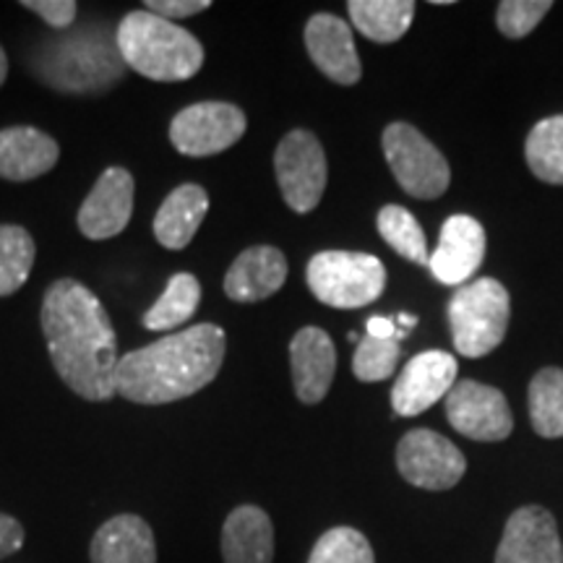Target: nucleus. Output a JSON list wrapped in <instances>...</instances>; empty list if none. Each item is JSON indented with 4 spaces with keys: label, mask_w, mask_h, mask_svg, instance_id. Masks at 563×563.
Masks as SVG:
<instances>
[{
    "label": "nucleus",
    "mask_w": 563,
    "mask_h": 563,
    "mask_svg": "<svg viewBox=\"0 0 563 563\" xmlns=\"http://www.w3.org/2000/svg\"><path fill=\"white\" fill-rule=\"evenodd\" d=\"M42 332L55 373L89 402L118 394V336L102 300L76 279H58L42 300Z\"/></svg>",
    "instance_id": "obj_1"
},
{
    "label": "nucleus",
    "mask_w": 563,
    "mask_h": 563,
    "mask_svg": "<svg viewBox=\"0 0 563 563\" xmlns=\"http://www.w3.org/2000/svg\"><path fill=\"white\" fill-rule=\"evenodd\" d=\"M224 350L228 336L217 323H196L186 332L125 352L118 361V394L136 405L178 402L214 382Z\"/></svg>",
    "instance_id": "obj_2"
},
{
    "label": "nucleus",
    "mask_w": 563,
    "mask_h": 563,
    "mask_svg": "<svg viewBox=\"0 0 563 563\" xmlns=\"http://www.w3.org/2000/svg\"><path fill=\"white\" fill-rule=\"evenodd\" d=\"M32 70L66 95H100L123 79L125 63L108 26H84L55 37L32 55Z\"/></svg>",
    "instance_id": "obj_3"
},
{
    "label": "nucleus",
    "mask_w": 563,
    "mask_h": 563,
    "mask_svg": "<svg viewBox=\"0 0 563 563\" xmlns=\"http://www.w3.org/2000/svg\"><path fill=\"white\" fill-rule=\"evenodd\" d=\"M125 66L152 81L194 79L203 66V45L173 21L152 11H131L115 32Z\"/></svg>",
    "instance_id": "obj_4"
},
{
    "label": "nucleus",
    "mask_w": 563,
    "mask_h": 563,
    "mask_svg": "<svg viewBox=\"0 0 563 563\" xmlns=\"http://www.w3.org/2000/svg\"><path fill=\"white\" fill-rule=\"evenodd\" d=\"M511 300L501 282L481 277L462 285L449 302L454 347L464 357H483L504 342Z\"/></svg>",
    "instance_id": "obj_5"
},
{
    "label": "nucleus",
    "mask_w": 563,
    "mask_h": 563,
    "mask_svg": "<svg viewBox=\"0 0 563 563\" xmlns=\"http://www.w3.org/2000/svg\"><path fill=\"white\" fill-rule=\"evenodd\" d=\"M308 290L332 308H363L382 298L386 269L371 253L323 251L308 262Z\"/></svg>",
    "instance_id": "obj_6"
},
{
    "label": "nucleus",
    "mask_w": 563,
    "mask_h": 563,
    "mask_svg": "<svg viewBox=\"0 0 563 563\" xmlns=\"http://www.w3.org/2000/svg\"><path fill=\"white\" fill-rule=\"evenodd\" d=\"M384 157L394 178L415 199H439L446 194L449 162L443 154L410 123H391L384 131Z\"/></svg>",
    "instance_id": "obj_7"
},
{
    "label": "nucleus",
    "mask_w": 563,
    "mask_h": 563,
    "mask_svg": "<svg viewBox=\"0 0 563 563\" xmlns=\"http://www.w3.org/2000/svg\"><path fill=\"white\" fill-rule=\"evenodd\" d=\"M282 199L298 214H308L327 191V154L311 131H290L274 154Z\"/></svg>",
    "instance_id": "obj_8"
},
{
    "label": "nucleus",
    "mask_w": 563,
    "mask_h": 563,
    "mask_svg": "<svg viewBox=\"0 0 563 563\" xmlns=\"http://www.w3.org/2000/svg\"><path fill=\"white\" fill-rule=\"evenodd\" d=\"M245 112L232 102H196L170 123L173 146L186 157H214L243 139Z\"/></svg>",
    "instance_id": "obj_9"
},
{
    "label": "nucleus",
    "mask_w": 563,
    "mask_h": 563,
    "mask_svg": "<svg viewBox=\"0 0 563 563\" xmlns=\"http://www.w3.org/2000/svg\"><path fill=\"white\" fill-rule=\"evenodd\" d=\"M397 470L422 490H449L467 473V460L446 435L418 428L397 446Z\"/></svg>",
    "instance_id": "obj_10"
},
{
    "label": "nucleus",
    "mask_w": 563,
    "mask_h": 563,
    "mask_svg": "<svg viewBox=\"0 0 563 563\" xmlns=\"http://www.w3.org/2000/svg\"><path fill=\"white\" fill-rule=\"evenodd\" d=\"M446 418L454 431L473 441H504L514 431V415L504 394L477 382L454 384L446 394Z\"/></svg>",
    "instance_id": "obj_11"
},
{
    "label": "nucleus",
    "mask_w": 563,
    "mask_h": 563,
    "mask_svg": "<svg viewBox=\"0 0 563 563\" xmlns=\"http://www.w3.org/2000/svg\"><path fill=\"white\" fill-rule=\"evenodd\" d=\"M456 361L443 350H428L415 355L397 376L391 389V405L399 418L431 410L439 399L454 389Z\"/></svg>",
    "instance_id": "obj_12"
},
{
    "label": "nucleus",
    "mask_w": 563,
    "mask_h": 563,
    "mask_svg": "<svg viewBox=\"0 0 563 563\" xmlns=\"http://www.w3.org/2000/svg\"><path fill=\"white\" fill-rule=\"evenodd\" d=\"M136 183L123 167H110L97 178L79 209V230L89 241H110L129 228Z\"/></svg>",
    "instance_id": "obj_13"
},
{
    "label": "nucleus",
    "mask_w": 563,
    "mask_h": 563,
    "mask_svg": "<svg viewBox=\"0 0 563 563\" xmlns=\"http://www.w3.org/2000/svg\"><path fill=\"white\" fill-rule=\"evenodd\" d=\"M496 563H563V545L553 514L543 506H522L506 522Z\"/></svg>",
    "instance_id": "obj_14"
},
{
    "label": "nucleus",
    "mask_w": 563,
    "mask_h": 563,
    "mask_svg": "<svg viewBox=\"0 0 563 563\" xmlns=\"http://www.w3.org/2000/svg\"><path fill=\"white\" fill-rule=\"evenodd\" d=\"M485 230L467 214H454L443 222L439 249L431 253L428 266L441 285L462 287L483 266Z\"/></svg>",
    "instance_id": "obj_15"
},
{
    "label": "nucleus",
    "mask_w": 563,
    "mask_h": 563,
    "mask_svg": "<svg viewBox=\"0 0 563 563\" xmlns=\"http://www.w3.org/2000/svg\"><path fill=\"white\" fill-rule=\"evenodd\" d=\"M306 47L316 68L327 79L342 87H352L361 81L363 68L357 58L352 30L334 13H316L306 24Z\"/></svg>",
    "instance_id": "obj_16"
},
{
    "label": "nucleus",
    "mask_w": 563,
    "mask_h": 563,
    "mask_svg": "<svg viewBox=\"0 0 563 563\" xmlns=\"http://www.w3.org/2000/svg\"><path fill=\"white\" fill-rule=\"evenodd\" d=\"M292 386L302 405H319L329 394L336 373L332 336L319 327H306L290 342Z\"/></svg>",
    "instance_id": "obj_17"
},
{
    "label": "nucleus",
    "mask_w": 563,
    "mask_h": 563,
    "mask_svg": "<svg viewBox=\"0 0 563 563\" xmlns=\"http://www.w3.org/2000/svg\"><path fill=\"white\" fill-rule=\"evenodd\" d=\"M287 282V258L274 245H253L243 251L224 277V292L232 302H258L272 298Z\"/></svg>",
    "instance_id": "obj_18"
},
{
    "label": "nucleus",
    "mask_w": 563,
    "mask_h": 563,
    "mask_svg": "<svg viewBox=\"0 0 563 563\" xmlns=\"http://www.w3.org/2000/svg\"><path fill=\"white\" fill-rule=\"evenodd\" d=\"M60 146L53 136L30 125H13L0 131V178L34 180L58 165Z\"/></svg>",
    "instance_id": "obj_19"
},
{
    "label": "nucleus",
    "mask_w": 563,
    "mask_h": 563,
    "mask_svg": "<svg viewBox=\"0 0 563 563\" xmlns=\"http://www.w3.org/2000/svg\"><path fill=\"white\" fill-rule=\"evenodd\" d=\"M91 563H157V543L150 522L136 514H118L95 532Z\"/></svg>",
    "instance_id": "obj_20"
},
{
    "label": "nucleus",
    "mask_w": 563,
    "mask_h": 563,
    "mask_svg": "<svg viewBox=\"0 0 563 563\" xmlns=\"http://www.w3.org/2000/svg\"><path fill=\"white\" fill-rule=\"evenodd\" d=\"M209 194L199 183H183L162 201L154 217V238L170 251L188 249L201 222L207 220Z\"/></svg>",
    "instance_id": "obj_21"
},
{
    "label": "nucleus",
    "mask_w": 563,
    "mask_h": 563,
    "mask_svg": "<svg viewBox=\"0 0 563 563\" xmlns=\"http://www.w3.org/2000/svg\"><path fill=\"white\" fill-rule=\"evenodd\" d=\"M224 563H272L274 527L269 514L258 506H238L222 527Z\"/></svg>",
    "instance_id": "obj_22"
},
{
    "label": "nucleus",
    "mask_w": 563,
    "mask_h": 563,
    "mask_svg": "<svg viewBox=\"0 0 563 563\" xmlns=\"http://www.w3.org/2000/svg\"><path fill=\"white\" fill-rule=\"evenodd\" d=\"M350 19L355 30L373 42L402 40L415 16L412 0H350Z\"/></svg>",
    "instance_id": "obj_23"
},
{
    "label": "nucleus",
    "mask_w": 563,
    "mask_h": 563,
    "mask_svg": "<svg viewBox=\"0 0 563 563\" xmlns=\"http://www.w3.org/2000/svg\"><path fill=\"white\" fill-rule=\"evenodd\" d=\"M201 302V282L194 277V274H175V277L167 282V290L162 292V298L154 302L150 311L144 313V329L150 332H170V329H178L180 323L191 321Z\"/></svg>",
    "instance_id": "obj_24"
},
{
    "label": "nucleus",
    "mask_w": 563,
    "mask_h": 563,
    "mask_svg": "<svg viewBox=\"0 0 563 563\" xmlns=\"http://www.w3.org/2000/svg\"><path fill=\"white\" fill-rule=\"evenodd\" d=\"M37 245L21 224H0V298H9L30 279Z\"/></svg>",
    "instance_id": "obj_25"
},
{
    "label": "nucleus",
    "mask_w": 563,
    "mask_h": 563,
    "mask_svg": "<svg viewBox=\"0 0 563 563\" xmlns=\"http://www.w3.org/2000/svg\"><path fill=\"white\" fill-rule=\"evenodd\" d=\"M527 165L543 183L563 186V115L540 121L525 144Z\"/></svg>",
    "instance_id": "obj_26"
},
{
    "label": "nucleus",
    "mask_w": 563,
    "mask_h": 563,
    "mask_svg": "<svg viewBox=\"0 0 563 563\" xmlns=\"http://www.w3.org/2000/svg\"><path fill=\"white\" fill-rule=\"evenodd\" d=\"M530 420L543 439L563 435V371L543 368L530 384Z\"/></svg>",
    "instance_id": "obj_27"
},
{
    "label": "nucleus",
    "mask_w": 563,
    "mask_h": 563,
    "mask_svg": "<svg viewBox=\"0 0 563 563\" xmlns=\"http://www.w3.org/2000/svg\"><path fill=\"white\" fill-rule=\"evenodd\" d=\"M376 224H378V232H382L384 241L389 243L391 249L399 253V256L407 258V262H412V264L428 266L431 253H428L426 232H422L418 220H415L410 211H407L405 207H397V203H389V207H384L382 211H378Z\"/></svg>",
    "instance_id": "obj_28"
},
{
    "label": "nucleus",
    "mask_w": 563,
    "mask_h": 563,
    "mask_svg": "<svg viewBox=\"0 0 563 563\" xmlns=\"http://www.w3.org/2000/svg\"><path fill=\"white\" fill-rule=\"evenodd\" d=\"M308 563H376V555L363 532L352 527H334L321 534Z\"/></svg>",
    "instance_id": "obj_29"
},
{
    "label": "nucleus",
    "mask_w": 563,
    "mask_h": 563,
    "mask_svg": "<svg viewBox=\"0 0 563 563\" xmlns=\"http://www.w3.org/2000/svg\"><path fill=\"white\" fill-rule=\"evenodd\" d=\"M399 355H402V350H399L397 340H373L365 334L357 342L355 355H352V373L363 384L386 382L397 371Z\"/></svg>",
    "instance_id": "obj_30"
},
{
    "label": "nucleus",
    "mask_w": 563,
    "mask_h": 563,
    "mask_svg": "<svg viewBox=\"0 0 563 563\" xmlns=\"http://www.w3.org/2000/svg\"><path fill=\"white\" fill-rule=\"evenodd\" d=\"M551 9V0H504L496 13L498 30H501L504 37L522 40L545 19V13Z\"/></svg>",
    "instance_id": "obj_31"
},
{
    "label": "nucleus",
    "mask_w": 563,
    "mask_h": 563,
    "mask_svg": "<svg viewBox=\"0 0 563 563\" xmlns=\"http://www.w3.org/2000/svg\"><path fill=\"white\" fill-rule=\"evenodd\" d=\"M21 5L37 13L45 24H51L58 32L74 26L76 16H79V5L74 0H24Z\"/></svg>",
    "instance_id": "obj_32"
},
{
    "label": "nucleus",
    "mask_w": 563,
    "mask_h": 563,
    "mask_svg": "<svg viewBox=\"0 0 563 563\" xmlns=\"http://www.w3.org/2000/svg\"><path fill=\"white\" fill-rule=\"evenodd\" d=\"M209 5V0H146L144 9L175 24V19L196 16V13L207 11Z\"/></svg>",
    "instance_id": "obj_33"
},
{
    "label": "nucleus",
    "mask_w": 563,
    "mask_h": 563,
    "mask_svg": "<svg viewBox=\"0 0 563 563\" xmlns=\"http://www.w3.org/2000/svg\"><path fill=\"white\" fill-rule=\"evenodd\" d=\"M21 545H24V527L9 514H0V559H9L21 551Z\"/></svg>",
    "instance_id": "obj_34"
},
{
    "label": "nucleus",
    "mask_w": 563,
    "mask_h": 563,
    "mask_svg": "<svg viewBox=\"0 0 563 563\" xmlns=\"http://www.w3.org/2000/svg\"><path fill=\"white\" fill-rule=\"evenodd\" d=\"M397 321L386 319V316H371L365 321V334L373 336V340H397Z\"/></svg>",
    "instance_id": "obj_35"
},
{
    "label": "nucleus",
    "mask_w": 563,
    "mask_h": 563,
    "mask_svg": "<svg viewBox=\"0 0 563 563\" xmlns=\"http://www.w3.org/2000/svg\"><path fill=\"white\" fill-rule=\"evenodd\" d=\"M397 323H402V329L405 332H410V329L415 327V323H418V316H412V313H399L397 319H394Z\"/></svg>",
    "instance_id": "obj_36"
},
{
    "label": "nucleus",
    "mask_w": 563,
    "mask_h": 563,
    "mask_svg": "<svg viewBox=\"0 0 563 563\" xmlns=\"http://www.w3.org/2000/svg\"><path fill=\"white\" fill-rule=\"evenodd\" d=\"M5 76H9V58H5L3 47H0V87H3Z\"/></svg>",
    "instance_id": "obj_37"
},
{
    "label": "nucleus",
    "mask_w": 563,
    "mask_h": 563,
    "mask_svg": "<svg viewBox=\"0 0 563 563\" xmlns=\"http://www.w3.org/2000/svg\"><path fill=\"white\" fill-rule=\"evenodd\" d=\"M347 340H350V342H361V334H357V332H347Z\"/></svg>",
    "instance_id": "obj_38"
}]
</instances>
